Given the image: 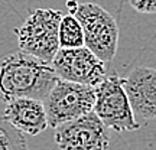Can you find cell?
Returning a JSON list of instances; mask_svg holds the SVG:
<instances>
[{"label":"cell","mask_w":156,"mask_h":150,"mask_svg":"<svg viewBox=\"0 0 156 150\" xmlns=\"http://www.w3.org/2000/svg\"><path fill=\"white\" fill-rule=\"evenodd\" d=\"M58 79L51 62L19 51L0 64V97L5 103L22 97L44 100Z\"/></svg>","instance_id":"1"},{"label":"cell","mask_w":156,"mask_h":150,"mask_svg":"<svg viewBox=\"0 0 156 150\" xmlns=\"http://www.w3.org/2000/svg\"><path fill=\"white\" fill-rule=\"evenodd\" d=\"M62 12L55 9H36L15 29L20 51L38 56L46 62L54 59L59 46V22Z\"/></svg>","instance_id":"2"},{"label":"cell","mask_w":156,"mask_h":150,"mask_svg":"<svg viewBox=\"0 0 156 150\" xmlns=\"http://www.w3.org/2000/svg\"><path fill=\"white\" fill-rule=\"evenodd\" d=\"M84 30V45L104 62H112L119 46V26L108 12L95 3H78L71 13Z\"/></svg>","instance_id":"3"},{"label":"cell","mask_w":156,"mask_h":150,"mask_svg":"<svg viewBox=\"0 0 156 150\" xmlns=\"http://www.w3.org/2000/svg\"><path fill=\"white\" fill-rule=\"evenodd\" d=\"M49 127L55 128L94 110L95 87L59 78L44 100Z\"/></svg>","instance_id":"4"},{"label":"cell","mask_w":156,"mask_h":150,"mask_svg":"<svg viewBox=\"0 0 156 150\" xmlns=\"http://www.w3.org/2000/svg\"><path fill=\"white\" fill-rule=\"evenodd\" d=\"M95 114L107 128L114 131H134L140 127L123 87V79L116 72L107 74L95 87Z\"/></svg>","instance_id":"5"},{"label":"cell","mask_w":156,"mask_h":150,"mask_svg":"<svg viewBox=\"0 0 156 150\" xmlns=\"http://www.w3.org/2000/svg\"><path fill=\"white\" fill-rule=\"evenodd\" d=\"M54 130V140L61 150H107L110 145L108 128L94 110Z\"/></svg>","instance_id":"6"},{"label":"cell","mask_w":156,"mask_h":150,"mask_svg":"<svg viewBox=\"0 0 156 150\" xmlns=\"http://www.w3.org/2000/svg\"><path fill=\"white\" fill-rule=\"evenodd\" d=\"M51 64L62 79L93 87H97L107 75L106 62L85 45L78 48H59Z\"/></svg>","instance_id":"7"},{"label":"cell","mask_w":156,"mask_h":150,"mask_svg":"<svg viewBox=\"0 0 156 150\" xmlns=\"http://www.w3.org/2000/svg\"><path fill=\"white\" fill-rule=\"evenodd\" d=\"M134 116L143 120H156V69L147 67L134 68L123 79Z\"/></svg>","instance_id":"8"},{"label":"cell","mask_w":156,"mask_h":150,"mask_svg":"<svg viewBox=\"0 0 156 150\" xmlns=\"http://www.w3.org/2000/svg\"><path fill=\"white\" fill-rule=\"evenodd\" d=\"M3 116L22 133L36 136L49 127L42 100L36 98H13L7 101Z\"/></svg>","instance_id":"9"},{"label":"cell","mask_w":156,"mask_h":150,"mask_svg":"<svg viewBox=\"0 0 156 150\" xmlns=\"http://www.w3.org/2000/svg\"><path fill=\"white\" fill-rule=\"evenodd\" d=\"M59 46L61 48H78L84 46V30L81 23L74 15L62 16L59 22Z\"/></svg>","instance_id":"10"},{"label":"cell","mask_w":156,"mask_h":150,"mask_svg":"<svg viewBox=\"0 0 156 150\" xmlns=\"http://www.w3.org/2000/svg\"><path fill=\"white\" fill-rule=\"evenodd\" d=\"M0 150H29L23 133L0 114Z\"/></svg>","instance_id":"11"},{"label":"cell","mask_w":156,"mask_h":150,"mask_svg":"<svg viewBox=\"0 0 156 150\" xmlns=\"http://www.w3.org/2000/svg\"><path fill=\"white\" fill-rule=\"evenodd\" d=\"M129 3L139 13H156V0H129Z\"/></svg>","instance_id":"12"},{"label":"cell","mask_w":156,"mask_h":150,"mask_svg":"<svg viewBox=\"0 0 156 150\" xmlns=\"http://www.w3.org/2000/svg\"><path fill=\"white\" fill-rule=\"evenodd\" d=\"M78 6V2L77 0H67V9L69 10V13H73L75 10V7Z\"/></svg>","instance_id":"13"}]
</instances>
